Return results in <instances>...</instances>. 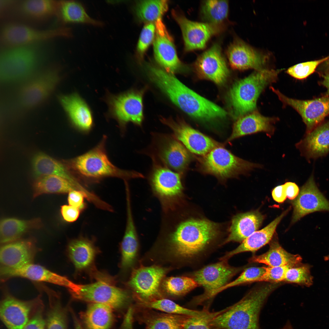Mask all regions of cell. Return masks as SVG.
<instances>
[{
  "label": "cell",
  "mask_w": 329,
  "mask_h": 329,
  "mask_svg": "<svg viewBox=\"0 0 329 329\" xmlns=\"http://www.w3.org/2000/svg\"><path fill=\"white\" fill-rule=\"evenodd\" d=\"M264 218L258 210L237 215L232 220L229 234L223 244L232 241L242 242L257 230Z\"/></svg>",
  "instance_id": "cell-30"
},
{
  "label": "cell",
  "mask_w": 329,
  "mask_h": 329,
  "mask_svg": "<svg viewBox=\"0 0 329 329\" xmlns=\"http://www.w3.org/2000/svg\"><path fill=\"white\" fill-rule=\"evenodd\" d=\"M60 100L73 125L84 132L90 130L93 125L91 112L85 101L77 94L63 96Z\"/></svg>",
  "instance_id": "cell-29"
},
{
  "label": "cell",
  "mask_w": 329,
  "mask_h": 329,
  "mask_svg": "<svg viewBox=\"0 0 329 329\" xmlns=\"http://www.w3.org/2000/svg\"><path fill=\"white\" fill-rule=\"evenodd\" d=\"M156 27L153 23H147L141 33L137 45V51L142 57L147 49L154 37Z\"/></svg>",
  "instance_id": "cell-50"
},
{
  "label": "cell",
  "mask_w": 329,
  "mask_h": 329,
  "mask_svg": "<svg viewBox=\"0 0 329 329\" xmlns=\"http://www.w3.org/2000/svg\"><path fill=\"white\" fill-rule=\"evenodd\" d=\"M265 271V267H252L246 269L236 279L216 290L210 295L213 298L218 293L228 288L247 283L257 282Z\"/></svg>",
  "instance_id": "cell-46"
},
{
  "label": "cell",
  "mask_w": 329,
  "mask_h": 329,
  "mask_svg": "<svg viewBox=\"0 0 329 329\" xmlns=\"http://www.w3.org/2000/svg\"><path fill=\"white\" fill-rule=\"evenodd\" d=\"M302 260L299 255L292 254L286 251L278 240L274 239L271 241L267 252L253 256L249 261L264 264L269 267L287 266L292 267L300 264Z\"/></svg>",
  "instance_id": "cell-35"
},
{
  "label": "cell",
  "mask_w": 329,
  "mask_h": 329,
  "mask_svg": "<svg viewBox=\"0 0 329 329\" xmlns=\"http://www.w3.org/2000/svg\"><path fill=\"white\" fill-rule=\"evenodd\" d=\"M34 253L33 243L28 240L4 244L0 250V270L17 269L32 263Z\"/></svg>",
  "instance_id": "cell-24"
},
{
  "label": "cell",
  "mask_w": 329,
  "mask_h": 329,
  "mask_svg": "<svg viewBox=\"0 0 329 329\" xmlns=\"http://www.w3.org/2000/svg\"><path fill=\"white\" fill-rule=\"evenodd\" d=\"M272 195L273 199L276 202H284L287 197L283 185H280L274 188L272 192Z\"/></svg>",
  "instance_id": "cell-56"
},
{
  "label": "cell",
  "mask_w": 329,
  "mask_h": 329,
  "mask_svg": "<svg viewBox=\"0 0 329 329\" xmlns=\"http://www.w3.org/2000/svg\"><path fill=\"white\" fill-rule=\"evenodd\" d=\"M271 90L285 105H289L300 115L306 126V133L322 123L329 115V96L325 95L312 100H303L290 98L273 87Z\"/></svg>",
  "instance_id": "cell-16"
},
{
  "label": "cell",
  "mask_w": 329,
  "mask_h": 329,
  "mask_svg": "<svg viewBox=\"0 0 329 329\" xmlns=\"http://www.w3.org/2000/svg\"><path fill=\"white\" fill-rule=\"evenodd\" d=\"M45 324L41 313L38 311L27 322L23 329H44Z\"/></svg>",
  "instance_id": "cell-54"
},
{
  "label": "cell",
  "mask_w": 329,
  "mask_h": 329,
  "mask_svg": "<svg viewBox=\"0 0 329 329\" xmlns=\"http://www.w3.org/2000/svg\"><path fill=\"white\" fill-rule=\"evenodd\" d=\"M56 16L63 25L77 23L101 27L104 25L91 17L82 4L74 0H58Z\"/></svg>",
  "instance_id": "cell-33"
},
{
  "label": "cell",
  "mask_w": 329,
  "mask_h": 329,
  "mask_svg": "<svg viewBox=\"0 0 329 329\" xmlns=\"http://www.w3.org/2000/svg\"><path fill=\"white\" fill-rule=\"evenodd\" d=\"M59 80L58 71L55 68L41 72L26 83L21 88L19 97L25 107H35L44 102L51 95Z\"/></svg>",
  "instance_id": "cell-17"
},
{
  "label": "cell",
  "mask_w": 329,
  "mask_h": 329,
  "mask_svg": "<svg viewBox=\"0 0 329 329\" xmlns=\"http://www.w3.org/2000/svg\"><path fill=\"white\" fill-rule=\"evenodd\" d=\"M69 291L76 299L104 304L114 308L122 307L129 297L124 290L102 281L86 285L75 283Z\"/></svg>",
  "instance_id": "cell-11"
},
{
  "label": "cell",
  "mask_w": 329,
  "mask_h": 329,
  "mask_svg": "<svg viewBox=\"0 0 329 329\" xmlns=\"http://www.w3.org/2000/svg\"><path fill=\"white\" fill-rule=\"evenodd\" d=\"M148 73L151 80L190 116L206 120L226 116L225 110L187 87L172 73L153 66L149 68Z\"/></svg>",
  "instance_id": "cell-2"
},
{
  "label": "cell",
  "mask_w": 329,
  "mask_h": 329,
  "mask_svg": "<svg viewBox=\"0 0 329 329\" xmlns=\"http://www.w3.org/2000/svg\"><path fill=\"white\" fill-rule=\"evenodd\" d=\"M287 197L292 200L295 199L299 194V188L295 183L287 182L283 184Z\"/></svg>",
  "instance_id": "cell-55"
},
{
  "label": "cell",
  "mask_w": 329,
  "mask_h": 329,
  "mask_svg": "<svg viewBox=\"0 0 329 329\" xmlns=\"http://www.w3.org/2000/svg\"><path fill=\"white\" fill-rule=\"evenodd\" d=\"M69 256L78 270L89 267L93 263L96 253V249L90 241L83 238L70 241L68 246Z\"/></svg>",
  "instance_id": "cell-38"
},
{
  "label": "cell",
  "mask_w": 329,
  "mask_h": 329,
  "mask_svg": "<svg viewBox=\"0 0 329 329\" xmlns=\"http://www.w3.org/2000/svg\"><path fill=\"white\" fill-rule=\"evenodd\" d=\"M137 306L158 310L166 313L189 316H203L209 312L203 309L198 311L186 308L171 300L163 298L150 302L138 303Z\"/></svg>",
  "instance_id": "cell-43"
},
{
  "label": "cell",
  "mask_w": 329,
  "mask_h": 329,
  "mask_svg": "<svg viewBox=\"0 0 329 329\" xmlns=\"http://www.w3.org/2000/svg\"><path fill=\"white\" fill-rule=\"evenodd\" d=\"M34 198L45 193H68L74 190L80 191L77 186L70 181L55 175L37 178L34 183Z\"/></svg>",
  "instance_id": "cell-39"
},
{
  "label": "cell",
  "mask_w": 329,
  "mask_h": 329,
  "mask_svg": "<svg viewBox=\"0 0 329 329\" xmlns=\"http://www.w3.org/2000/svg\"><path fill=\"white\" fill-rule=\"evenodd\" d=\"M287 266L265 267V271L257 281L278 283L284 281L287 272L289 268Z\"/></svg>",
  "instance_id": "cell-51"
},
{
  "label": "cell",
  "mask_w": 329,
  "mask_h": 329,
  "mask_svg": "<svg viewBox=\"0 0 329 329\" xmlns=\"http://www.w3.org/2000/svg\"><path fill=\"white\" fill-rule=\"evenodd\" d=\"M281 70L263 69L236 82L229 94L232 115L235 119L255 109L259 96L268 85L276 81Z\"/></svg>",
  "instance_id": "cell-5"
},
{
  "label": "cell",
  "mask_w": 329,
  "mask_h": 329,
  "mask_svg": "<svg viewBox=\"0 0 329 329\" xmlns=\"http://www.w3.org/2000/svg\"><path fill=\"white\" fill-rule=\"evenodd\" d=\"M228 8L227 1L206 0L202 2L201 13L206 23L221 26L228 17Z\"/></svg>",
  "instance_id": "cell-42"
},
{
  "label": "cell",
  "mask_w": 329,
  "mask_h": 329,
  "mask_svg": "<svg viewBox=\"0 0 329 329\" xmlns=\"http://www.w3.org/2000/svg\"><path fill=\"white\" fill-rule=\"evenodd\" d=\"M84 194L81 191L76 190H72L68 193V201L69 205L78 208L80 211L85 207Z\"/></svg>",
  "instance_id": "cell-52"
},
{
  "label": "cell",
  "mask_w": 329,
  "mask_h": 329,
  "mask_svg": "<svg viewBox=\"0 0 329 329\" xmlns=\"http://www.w3.org/2000/svg\"><path fill=\"white\" fill-rule=\"evenodd\" d=\"M289 209L283 212L262 229L256 231L243 241L236 249L228 252L220 259L227 260L233 256L245 252H254L269 243L273 238L277 225Z\"/></svg>",
  "instance_id": "cell-32"
},
{
  "label": "cell",
  "mask_w": 329,
  "mask_h": 329,
  "mask_svg": "<svg viewBox=\"0 0 329 329\" xmlns=\"http://www.w3.org/2000/svg\"><path fill=\"white\" fill-rule=\"evenodd\" d=\"M262 166L238 157L223 147L214 148L200 159V169L203 173L221 179L246 174Z\"/></svg>",
  "instance_id": "cell-7"
},
{
  "label": "cell",
  "mask_w": 329,
  "mask_h": 329,
  "mask_svg": "<svg viewBox=\"0 0 329 329\" xmlns=\"http://www.w3.org/2000/svg\"><path fill=\"white\" fill-rule=\"evenodd\" d=\"M154 165L149 176V182L154 195L162 207L178 202L183 187L181 175L153 160Z\"/></svg>",
  "instance_id": "cell-9"
},
{
  "label": "cell",
  "mask_w": 329,
  "mask_h": 329,
  "mask_svg": "<svg viewBox=\"0 0 329 329\" xmlns=\"http://www.w3.org/2000/svg\"><path fill=\"white\" fill-rule=\"evenodd\" d=\"M166 271L165 268L157 266L142 267L133 270L127 284L138 303L163 298L159 287Z\"/></svg>",
  "instance_id": "cell-12"
},
{
  "label": "cell",
  "mask_w": 329,
  "mask_h": 329,
  "mask_svg": "<svg viewBox=\"0 0 329 329\" xmlns=\"http://www.w3.org/2000/svg\"><path fill=\"white\" fill-rule=\"evenodd\" d=\"M281 329H293V328L290 323H287Z\"/></svg>",
  "instance_id": "cell-60"
},
{
  "label": "cell",
  "mask_w": 329,
  "mask_h": 329,
  "mask_svg": "<svg viewBox=\"0 0 329 329\" xmlns=\"http://www.w3.org/2000/svg\"><path fill=\"white\" fill-rule=\"evenodd\" d=\"M278 120L277 118L264 116L256 111L250 113L237 119L227 141L259 132L264 133L271 137L275 131L274 125Z\"/></svg>",
  "instance_id": "cell-23"
},
{
  "label": "cell",
  "mask_w": 329,
  "mask_h": 329,
  "mask_svg": "<svg viewBox=\"0 0 329 329\" xmlns=\"http://www.w3.org/2000/svg\"><path fill=\"white\" fill-rule=\"evenodd\" d=\"M168 1L143 0L138 2L136 6V15L141 21L147 23H155L167 11Z\"/></svg>",
  "instance_id": "cell-41"
},
{
  "label": "cell",
  "mask_w": 329,
  "mask_h": 329,
  "mask_svg": "<svg viewBox=\"0 0 329 329\" xmlns=\"http://www.w3.org/2000/svg\"><path fill=\"white\" fill-rule=\"evenodd\" d=\"M155 35L154 43L156 61L169 73L181 69L183 65L179 58L172 37L161 19L155 23Z\"/></svg>",
  "instance_id": "cell-21"
},
{
  "label": "cell",
  "mask_w": 329,
  "mask_h": 329,
  "mask_svg": "<svg viewBox=\"0 0 329 329\" xmlns=\"http://www.w3.org/2000/svg\"><path fill=\"white\" fill-rule=\"evenodd\" d=\"M218 312L209 311L203 316H189L185 322L183 329H217L211 324L210 321Z\"/></svg>",
  "instance_id": "cell-49"
},
{
  "label": "cell",
  "mask_w": 329,
  "mask_h": 329,
  "mask_svg": "<svg viewBox=\"0 0 329 329\" xmlns=\"http://www.w3.org/2000/svg\"><path fill=\"white\" fill-rule=\"evenodd\" d=\"M58 0H24L15 2L16 9L22 18L40 22L56 16Z\"/></svg>",
  "instance_id": "cell-34"
},
{
  "label": "cell",
  "mask_w": 329,
  "mask_h": 329,
  "mask_svg": "<svg viewBox=\"0 0 329 329\" xmlns=\"http://www.w3.org/2000/svg\"><path fill=\"white\" fill-rule=\"evenodd\" d=\"M107 137L104 136L93 149L80 156L64 161L63 163L76 178L96 181L107 177H115L124 182L136 178H143L141 173L135 171L121 169L110 160L105 148Z\"/></svg>",
  "instance_id": "cell-4"
},
{
  "label": "cell",
  "mask_w": 329,
  "mask_h": 329,
  "mask_svg": "<svg viewBox=\"0 0 329 329\" xmlns=\"http://www.w3.org/2000/svg\"><path fill=\"white\" fill-rule=\"evenodd\" d=\"M106 101L109 115L117 120L122 130L124 131L129 122L141 126L143 119L141 92L129 91L117 95L109 94Z\"/></svg>",
  "instance_id": "cell-13"
},
{
  "label": "cell",
  "mask_w": 329,
  "mask_h": 329,
  "mask_svg": "<svg viewBox=\"0 0 329 329\" xmlns=\"http://www.w3.org/2000/svg\"><path fill=\"white\" fill-rule=\"evenodd\" d=\"M74 319L75 329H83L81 325L76 318L75 317Z\"/></svg>",
  "instance_id": "cell-59"
},
{
  "label": "cell",
  "mask_w": 329,
  "mask_h": 329,
  "mask_svg": "<svg viewBox=\"0 0 329 329\" xmlns=\"http://www.w3.org/2000/svg\"><path fill=\"white\" fill-rule=\"evenodd\" d=\"M194 68L200 78L221 85L226 81L229 71L218 43L214 44L201 54L194 64Z\"/></svg>",
  "instance_id": "cell-20"
},
{
  "label": "cell",
  "mask_w": 329,
  "mask_h": 329,
  "mask_svg": "<svg viewBox=\"0 0 329 329\" xmlns=\"http://www.w3.org/2000/svg\"><path fill=\"white\" fill-rule=\"evenodd\" d=\"M320 76L322 79L319 83L326 88L327 91L326 95L329 96V74H321Z\"/></svg>",
  "instance_id": "cell-58"
},
{
  "label": "cell",
  "mask_w": 329,
  "mask_h": 329,
  "mask_svg": "<svg viewBox=\"0 0 329 329\" xmlns=\"http://www.w3.org/2000/svg\"><path fill=\"white\" fill-rule=\"evenodd\" d=\"M329 59V55L321 59L300 63L289 68L286 73L298 80L306 79L313 74L321 64Z\"/></svg>",
  "instance_id": "cell-47"
},
{
  "label": "cell",
  "mask_w": 329,
  "mask_h": 329,
  "mask_svg": "<svg viewBox=\"0 0 329 329\" xmlns=\"http://www.w3.org/2000/svg\"><path fill=\"white\" fill-rule=\"evenodd\" d=\"M172 131L173 136L189 151L202 157L222 144L193 128L182 120L161 119Z\"/></svg>",
  "instance_id": "cell-14"
},
{
  "label": "cell",
  "mask_w": 329,
  "mask_h": 329,
  "mask_svg": "<svg viewBox=\"0 0 329 329\" xmlns=\"http://www.w3.org/2000/svg\"><path fill=\"white\" fill-rule=\"evenodd\" d=\"M134 309L136 320L144 324V329H183L189 316L162 313L137 306Z\"/></svg>",
  "instance_id": "cell-26"
},
{
  "label": "cell",
  "mask_w": 329,
  "mask_h": 329,
  "mask_svg": "<svg viewBox=\"0 0 329 329\" xmlns=\"http://www.w3.org/2000/svg\"><path fill=\"white\" fill-rule=\"evenodd\" d=\"M2 276L5 280L19 277L32 281L50 283L65 287L69 291L75 283L65 276L32 263L19 268L4 271L2 273Z\"/></svg>",
  "instance_id": "cell-27"
},
{
  "label": "cell",
  "mask_w": 329,
  "mask_h": 329,
  "mask_svg": "<svg viewBox=\"0 0 329 329\" xmlns=\"http://www.w3.org/2000/svg\"><path fill=\"white\" fill-rule=\"evenodd\" d=\"M38 219L30 220L7 218L2 220L0 224V240L5 244L16 241L23 234L31 229L41 226Z\"/></svg>",
  "instance_id": "cell-37"
},
{
  "label": "cell",
  "mask_w": 329,
  "mask_h": 329,
  "mask_svg": "<svg viewBox=\"0 0 329 329\" xmlns=\"http://www.w3.org/2000/svg\"><path fill=\"white\" fill-rule=\"evenodd\" d=\"M47 322V329H66L65 313L58 303L51 308Z\"/></svg>",
  "instance_id": "cell-48"
},
{
  "label": "cell",
  "mask_w": 329,
  "mask_h": 329,
  "mask_svg": "<svg viewBox=\"0 0 329 329\" xmlns=\"http://www.w3.org/2000/svg\"><path fill=\"white\" fill-rule=\"evenodd\" d=\"M39 43L6 48L2 51L0 74L3 81L19 80L29 76L43 56Z\"/></svg>",
  "instance_id": "cell-6"
},
{
  "label": "cell",
  "mask_w": 329,
  "mask_h": 329,
  "mask_svg": "<svg viewBox=\"0 0 329 329\" xmlns=\"http://www.w3.org/2000/svg\"><path fill=\"white\" fill-rule=\"evenodd\" d=\"M112 318L111 307L103 304L93 303L87 310L84 320L88 329H109Z\"/></svg>",
  "instance_id": "cell-40"
},
{
  "label": "cell",
  "mask_w": 329,
  "mask_h": 329,
  "mask_svg": "<svg viewBox=\"0 0 329 329\" xmlns=\"http://www.w3.org/2000/svg\"><path fill=\"white\" fill-rule=\"evenodd\" d=\"M163 286L166 292L173 296L184 295L198 286L193 278L184 277L168 278L164 281Z\"/></svg>",
  "instance_id": "cell-44"
},
{
  "label": "cell",
  "mask_w": 329,
  "mask_h": 329,
  "mask_svg": "<svg viewBox=\"0 0 329 329\" xmlns=\"http://www.w3.org/2000/svg\"><path fill=\"white\" fill-rule=\"evenodd\" d=\"M33 302L7 296L1 302L0 317L8 329H23L28 322Z\"/></svg>",
  "instance_id": "cell-28"
},
{
  "label": "cell",
  "mask_w": 329,
  "mask_h": 329,
  "mask_svg": "<svg viewBox=\"0 0 329 329\" xmlns=\"http://www.w3.org/2000/svg\"><path fill=\"white\" fill-rule=\"evenodd\" d=\"M32 167L34 174L38 178L49 175L59 176L70 181L83 193L87 191V190L71 173L63 163H61L44 154L39 153L34 156L32 161Z\"/></svg>",
  "instance_id": "cell-31"
},
{
  "label": "cell",
  "mask_w": 329,
  "mask_h": 329,
  "mask_svg": "<svg viewBox=\"0 0 329 329\" xmlns=\"http://www.w3.org/2000/svg\"><path fill=\"white\" fill-rule=\"evenodd\" d=\"M318 73L320 75L329 74V59L324 62L318 66Z\"/></svg>",
  "instance_id": "cell-57"
},
{
  "label": "cell",
  "mask_w": 329,
  "mask_h": 329,
  "mask_svg": "<svg viewBox=\"0 0 329 329\" xmlns=\"http://www.w3.org/2000/svg\"><path fill=\"white\" fill-rule=\"evenodd\" d=\"M162 211L159 239L175 258L193 257L203 250L218 234V226L214 222L193 219L179 221L170 208Z\"/></svg>",
  "instance_id": "cell-1"
},
{
  "label": "cell",
  "mask_w": 329,
  "mask_h": 329,
  "mask_svg": "<svg viewBox=\"0 0 329 329\" xmlns=\"http://www.w3.org/2000/svg\"><path fill=\"white\" fill-rule=\"evenodd\" d=\"M72 36V29L65 26L40 30L15 22L4 25L0 33L1 41L5 48L39 43L52 39L69 38Z\"/></svg>",
  "instance_id": "cell-8"
},
{
  "label": "cell",
  "mask_w": 329,
  "mask_h": 329,
  "mask_svg": "<svg viewBox=\"0 0 329 329\" xmlns=\"http://www.w3.org/2000/svg\"><path fill=\"white\" fill-rule=\"evenodd\" d=\"M80 210L78 208L70 205H65L61 207L62 215L65 221L72 222L78 218Z\"/></svg>",
  "instance_id": "cell-53"
},
{
  "label": "cell",
  "mask_w": 329,
  "mask_h": 329,
  "mask_svg": "<svg viewBox=\"0 0 329 329\" xmlns=\"http://www.w3.org/2000/svg\"><path fill=\"white\" fill-rule=\"evenodd\" d=\"M242 269L229 265L227 260H221L195 271L193 274V279L198 285L204 288V292L194 298L190 305L196 306L204 304L212 293L227 284L229 280Z\"/></svg>",
  "instance_id": "cell-10"
},
{
  "label": "cell",
  "mask_w": 329,
  "mask_h": 329,
  "mask_svg": "<svg viewBox=\"0 0 329 329\" xmlns=\"http://www.w3.org/2000/svg\"><path fill=\"white\" fill-rule=\"evenodd\" d=\"M126 221L125 230L121 244V266L124 268L130 267L136 257L138 247L137 232L132 210L131 199H126Z\"/></svg>",
  "instance_id": "cell-36"
},
{
  "label": "cell",
  "mask_w": 329,
  "mask_h": 329,
  "mask_svg": "<svg viewBox=\"0 0 329 329\" xmlns=\"http://www.w3.org/2000/svg\"><path fill=\"white\" fill-rule=\"evenodd\" d=\"M310 266L308 264H300L289 268L288 270L285 281L295 283L309 287L313 283L310 273Z\"/></svg>",
  "instance_id": "cell-45"
},
{
  "label": "cell",
  "mask_w": 329,
  "mask_h": 329,
  "mask_svg": "<svg viewBox=\"0 0 329 329\" xmlns=\"http://www.w3.org/2000/svg\"><path fill=\"white\" fill-rule=\"evenodd\" d=\"M172 13L181 28L186 51L204 48L211 37L222 30L220 26L190 20L174 10Z\"/></svg>",
  "instance_id": "cell-18"
},
{
  "label": "cell",
  "mask_w": 329,
  "mask_h": 329,
  "mask_svg": "<svg viewBox=\"0 0 329 329\" xmlns=\"http://www.w3.org/2000/svg\"><path fill=\"white\" fill-rule=\"evenodd\" d=\"M154 151L156 157L163 165L183 174L191 160L187 149L173 135L157 134L154 138Z\"/></svg>",
  "instance_id": "cell-15"
},
{
  "label": "cell",
  "mask_w": 329,
  "mask_h": 329,
  "mask_svg": "<svg viewBox=\"0 0 329 329\" xmlns=\"http://www.w3.org/2000/svg\"><path fill=\"white\" fill-rule=\"evenodd\" d=\"M279 285L271 283L251 290L234 305L218 311L210 323L217 329H260L261 310L271 293Z\"/></svg>",
  "instance_id": "cell-3"
},
{
  "label": "cell",
  "mask_w": 329,
  "mask_h": 329,
  "mask_svg": "<svg viewBox=\"0 0 329 329\" xmlns=\"http://www.w3.org/2000/svg\"><path fill=\"white\" fill-rule=\"evenodd\" d=\"M302 156L316 158L329 152V121L323 122L295 144Z\"/></svg>",
  "instance_id": "cell-25"
},
{
  "label": "cell",
  "mask_w": 329,
  "mask_h": 329,
  "mask_svg": "<svg viewBox=\"0 0 329 329\" xmlns=\"http://www.w3.org/2000/svg\"><path fill=\"white\" fill-rule=\"evenodd\" d=\"M292 203L293 208L292 223L311 213L329 212V201L318 188L313 174L302 187L298 195Z\"/></svg>",
  "instance_id": "cell-19"
},
{
  "label": "cell",
  "mask_w": 329,
  "mask_h": 329,
  "mask_svg": "<svg viewBox=\"0 0 329 329\" xmlns=\"http://www.w3.org/2000/svg\"><path fill=\"white\" fill-rule=\"evenodd\" d=\"M227 55L231 67L239 70L264 69L267 58L266 55L239 39H236L230 44Z\"/></svg>",
  "instance_id": "cell-22"
}]
</instances>
